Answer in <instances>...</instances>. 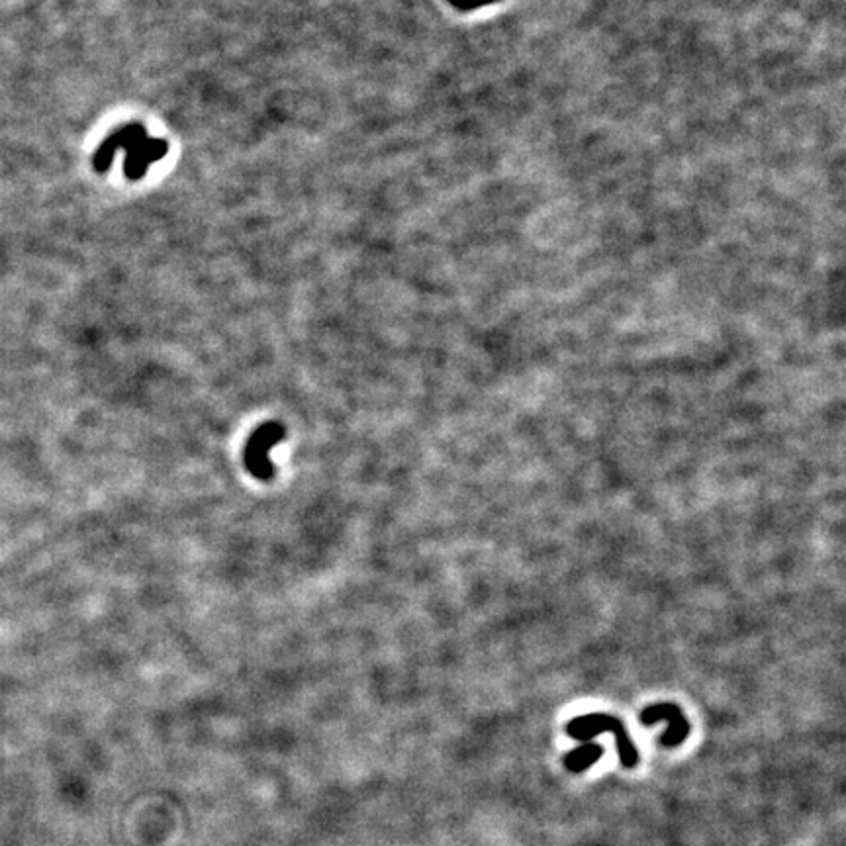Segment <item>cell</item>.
Listing matches in <instances>:
<instances>
[{"label":"cell","mask_w":846,"mask_h":846,"mask_svg":"<svg viewBox=\"0 0 846 846\" xmlns=\"http://www.w3.org/2000/svg\"><path fill=\"white\" fill-rule=\"evenodd\" d=\"M118 150L128 151V157L124 161L126 177L130 180H140L145 177L151 163H157L165 157L169 145L167 141L148 138V132L141 124H128L120 130H116L113 136H108L94 153V169L98 173L108 171Z\"/></svg>","instance_id":"obj_1"},{"label":"cell","mask_w":846,"mask_h":846,"mask_svg":"<svg viewBox=\"0 0 846 846\" xmlns=\"http://www.w3.org/2000/svg\"><path fill=\"white\" fill-rule=\"evenodd\" d=\"M603 731L615 735L621 766L627 771L635 768L639 764V752L631 741L630 731L625 729V725L621 724L618 717L606 714L583 715V717H576L566 725V733L576 741H590L592 737H598Z\"/></svg>","instance_id":"obj_2"},{"label":"cell","mask_w":846,"mask_h":846,"mask_svg":"<svg viewBox=\"0 0 846 846\" xmlns=\"http://www.w3.org/2000/svg\"><path fill=\"white\" fill-rule=\"evenodd\" d=\"M660 719L668 721V731L662 735V739H660V744H662V747L674 749L678 744H682L686 741V737L690 735V724H688L686 717L680 712L678 705H649L647 709H643L639 714V724L647 725V727L657 724Z\"/></svg>","instance_id":"obj_3"},{"label":"cell","mask_w":846,"mask_h":846,"mask_svg":"<svg viewBox=\"0 0 846 846\" xmlns=\"http://www.w3.org/2000/svg\"><path fill=\"white\" fill-rule=\"evenodd\" d=\"M603 754L602 744L586 743L564 756V766L571 772H584L600 761Z\"/></svg>","instance_id":"obj_4"}]
</instances>
